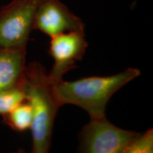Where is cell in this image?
Returning <instances> with one entry per match:
<instances>
[{
    "instance_id": "cell-4",
    "label": "cell",
    "mask_w": 153,
    "mask_h": 153,
    "mask_svg": "<svg viewBox=\"0 0 153 153\" xmlns=\"http://www.w3.org/2000/svg\"><path fill=\"white\" fill-rule=\"evenodd\" d=\"M138 133L118 128L106 117L90 118L78 135L79 150L84 153H124Z\"/></svg>"
},
{
    "instance_id": "cell-5",
    "label": "cell",
    "mask_w": 153,
    "mask_h": 153,
    "mask_svg": "<svg viewBox=\"0 0 153 153\" xmlns=\"http://www.w3.org/2000/svg\"><path fill=\"white\" fill-rule=\"evenodd\" d=\"M87 47L85 32H68L51 38L48 53L54 62L48 76L51 83L62 80L67 72L75 68Z\"/></svg>"
},
{
    "instance_id": "cell-7",
    "label": "cell",
    "mask_w": 153,
    "mask_h": 153,
    "mask_svg": "<svg viewBox=\"0 0 153 153\" xmlns=\"http://www.w3.org/2000/svg\"><path fill=\"white\" fill-rule=\"evenodd\" d=\"M26 57V48H0V91L22 85Z\"/></svg>"
},
{
    "instance_id": "cell-2",
    "label": "cell",
    "mask_w": 153,
    "mask_h": 153,
    "mask_svg": "<svg viewBox=\"0 0 153 153\" xmlns=\"http://www.w3.org/2000/svg\"><path fill=\"white\" fill-rule=\"evenodd\" d=\"M26 100L33 113L32 152L47 153L51 145L54 122L60 108L46 70L41 63L26 65L23 81Z\"/></svg>"
},
{
    "instance_id": "cell-9",
    "label": "cell",
    "mask_w": 153,
    "mask_h": 153,
    "mask_svg": "<svg viewBox=\"0 0 153 153\" xmlns=\"http://www.w3.org/2000/svg\"><path fill=\"white\" fill-rule=\"evenodd\" d=\"M26 100V94L22 85L0 91V115L1 116L11 111L17 105Z\"/></svg>"
},
{
    "instance_id": "cell-10",
    "label": "cell",
    "mask_w": 153,
    "mask_h": 153,
    "mask_svg": "<svg viewBox=\"0 0 153 153\" xmlns=\"http://www.w3.org/2000/svg\"><path fill=\"white\" fill-rule=\"evenodd\" d=\"M153 152V129L138 133L130 143L124 153H152Z\"/></svg>"
},
{
    "instance_id": "cell-3",
    "label": "cell",
    "mask_w": 153,
    "mask_h": 153,
    "mask_svg": "<svg viewBox=\"0 0 153 153\" xmlns=\"http://www.w3.org/2000/svg\"><path fill=\"white\" fill-rule=\"evenodd\" d=\"M41 0H12L0 8V48H26Z\"/></svg>"
},
{
    "instance_id": "cell-8",
    "label": "cell",
    "mask_w": 153,
    "mask_h": 153,
    "mask_svg": "<svg viewBox=\"0 0 153 153\" xmlns=\"http://www.w3.org/2000/svg\"><path fill=\"white\" fill-rule=\"evenodd\" d=\"M4 122L11 129L24 132L30 129L33 123V113L29 103L25 100L9 113L2 116Z\"/></svg>"
},
{
    "instance_id": "cell-6",
    "label": "cell",
    "mask_w": 153,
    "mask_h": 153,
    "mask_svg": "<svg viewBox=\"0 0 153 153\" xmlns=\"http://www.w3.org/2000/svg\"><path fill=\"white\" fill-rule=\"evenodd\" d=\"M33 28L52 38L68 32H85V24L60 0H41Z\"/></svg>"
},
{
    "instance_id": "cell-1",
    "label": "cell",
    "mask_w": 153,
    "mask_h": 153,
    "mask_svg": "<svg viewBox=\"0 0 153 153\" xmlns=\"http://www.w3.org/2000/svg\"><path fill=\"white\" fill-rule=\"evenodd\" d=\"M140 74L138 69L129 68L110 76H88L75 81L62 80L52 84L60 106L72 104L87 112L90 118L106 117V107L112 96Z\"/></svg>"
}]
</instances>
